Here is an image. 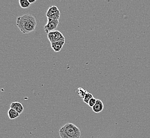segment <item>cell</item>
<instances>
[{
    "label": "cell",
    "mask_w": 150,
    "mask_h": 138,
    "mask_svg": "<svg viewBox=\"0 0 150 138\" xmlns=\"http://www.w3.org/2000/svg\"><path fill=\"white\" fill-rule=\"evenodd\" d=\"M36 25V18L30 14L23 15L17 19V26L20 32L24 34H28L33 32Z\"/></svg>",
    "instance_id": "cell-1"
},
{
    "label": "cell",
    "mask_w": 150,
    "mask_h": 138,
    "mask_svg": "<svg viewBox=\"0 0 150 138\" xmlns=\"http://www.w3.org/2000/svg\"><path fill=\"white\" fill-rule=\"evenodd\" d=\"M61 138H80L81 132L78 127L72 123H67L59 130Z\"/></svg>",
    "instance_id": "cell-2"
},
{
    "label": "cell",
    "mask_w": 150,
    "mask_h": 138,
    "mask_svg": "<svg viewBox=\"0 0 150 138\" xmlns=\"http://www.w3.org/2000/svg\"><path fill=\"white\" fill-rule=\"evenodd\" d=\"M47 37L51 43L60 41H65V37L63 34L57 30L47 34Z\"/></svg>",
    "instance_id": "cell-3"
},
{
    "label": "cell",
    "mask_w": 150,
    "mask_h": 138,
    "mask_svg": "<svg viewBox=\"0 0 150 138\" xmlns=\"http://www.w3.org/2000/svg\"><path fill=\"white\" fill-rule=\"evenodd\" d=\"M59 24V21L53 20L50 18H47V23L44 26V30L46 34H49L50 32L56 30L58 25Z\"/></svg>",
    "instance_id": "cell-4"
},
{
    "label": "cell",
    "mask_w": 150,
    "mask_h": 138,
    "mask_svg": "<svg viewBox=\"0 0 150 138\" xmlns=\"http://www.w3.org/2000/svg\"><path fill=\"white\" fill-rule=\"evenodd\" d=\"M10 108L16 111L20 114L23 112V109H24L23 105L21 104V103H20V102H18V101L12 102L10 105Z\"/></svg>",
    "instance_id": "cell-5"
},
{
    "label": "cell",
    "mask_w": 150,
    "mask_h": 138,
    "mask_svg": "<svg viewBox=\"0 0 150 138\" xmlns=\"http://www.w3.org/2000/svg\"><path fill=\"white\" fill-rule=\"evenodd\" d=\"M64 43H65V41H60V42L51 43V46L54 52H60L63 49Z\"/></svg>",
    "instance_id": "cell-6"
},
{
    "label": "cell",
    "mask_w": 150,
    "mask_h": 138,
    "mask_svg": "<svg viewBox=\"0 0 150 138\" xmlns=\"http://www.w3.org/2000/svg\"><path fill=\"white\" fill-rule=\"evenodd\" d=\"M104 108V104L102 101L98 99L95 105L92 107L93 111L95 113H99L101 112Z\"/></svg>",
    "instance_id": "cell-7"
},
{
    "label": "cell",
    "mask_w": 150,
    "mask_h": 138,
    "mask_svg": "<svg viewBox=\"0 0 150 138\" xmlns=\"http://www.w3.org/2000/svg\"><path fill=\"white\" fill-rule=\"evenodd\" d=\"M59 11H60V10H59L57 6H51L50 7L46 12V17H47V18H50L52 15H55V13H57Z\"/></svg>",
    "instance_id": "cell-8"
},
{
    "label": "cell",
    "mask_w": 150,
    "mask_h": 138,
    "mask_svg": "<svg viewBox=\"0 0 150 138\" xmlns=\"http://www.w3.org/2000/svg\"><path fill=\"white\" fill-rule=\"evenodd\" d=\"M8 114V116L10 120H14L15 118H18L20 115V114H19L16 111H15L13 109H12V108H10L9 109Z\"/></svg>",
    "instance_id": "cell-9"
},
{
    "label": "cell",
    "mask_w": 150,
    "mask_h": 138,
    "mask_svg": "<svg viewBox=\"0 0 150 138\" xmlns=\"http://www.w3.org/2000/svg\"><path fill=\"white\" fill-rule=\"evenodd\" d=\"M19 3L20 7L23 9H27L31 6V4L29 3L28 0H19Z\"/></svg>",
    "instance_id": "cell-10"
},
{
    "label": "cell",
    "mask_w": 150,
    "mask_h": 138,
    "mask_svg": "<svg viewBox=\"0 0 150 138\" xmlns=\"http://www.w3.org/2000/svg\"><path fill=\"white\" fill-rule=\"evenodd\" d=\"M87 92H88L87 90H86L85 89H83V88H79L77 89V92H78V95L83 99L84 98V97L85 96V95H86Z\"/></svg>",
    "instance_id": "cell-11"
},
{
    "label": "cell",
    "mask_w": 150,
    "mask_h": 138,
    "mask_svg": "<svg viewBox=\"0 0 150 138\" xmlns=\"http://www.w3.org/2000/svg\"><path fill=\"white\" fill-rule=\"evenodd\" d=\"M92 98H93V95L90 92H87L86 95H85V96L83 98V101H84L85 103L88 104L90 100Z\"/></svg>",
    "instance_id": "cell-12"
},
{
    "label": "cell",
    "mask_w": 150,
    "mask_h": 138,
    "mask_svg": "<svg viewBox=\"0 0 150 138\" xmlns=\"http://www.w3.org/2000/svg\"><path fill=\"white\" fill-rule=\"evenodd\" d=\"M60 11H59L57 13H55V15H52L51 17L49 18H50L51 19H53V20H59L60 19Z\"/></svg>",
    "instance_id": "cell-13"
},
{
    "label": "cell",
    "mask_w": 150,
    "mask_h": 138,
    "mask_svg": "<svg viewBox=\"0 0 150 138\" xmlns=\"http://www.w3.org/2000/svg\"><path fill=\"white\" fill-rule=\"evenodd\" d=\"M96 101H97V99H96L95 98H94V97H93V98H92V99L90 100L88 104V106L92 108L95 105V104H96Z\"/></svg>",
    "instance_id": "cell-14"
},
{
    "label": "cell",
    "mask_w": 150,
    "mask_h": 138,
    "mask_svg": "<svg viewBox=\"0 0 150 138\" xmlns=\"http://www.w3.org/2000/svg\"><path fill=\"white\" fill-rule=\"evenodd\" d=\"M29 3L32 4V3H34L36 2V1H32V0H28Z\"/></svg>",
    "instance_id": "cell-15"
}]
</instances>
